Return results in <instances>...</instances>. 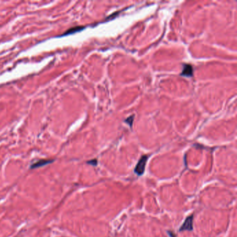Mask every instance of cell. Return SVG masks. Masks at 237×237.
Returning <instances> with one entry per match:
<instances>
[{"instance_id": "cell-2", "label": "cell", "mask_w": 237, "mask_h": 237, "mask_svg": "<svg viewBox=\"0 0 237 237\" xmlns=\"http://www.w3.org/2000/svg\"><path fill=\"white\" fill-rule=\"evenodd\" d=\"M193 214L188 216L186 218L185 221L183 225L179 228V232H183V231H192L193 230Z\"/></svg>"}, {"instance_id": "cell-3", "label": "cell", "mask_w": 237, "mask_h": 237, "mask_svg": "<svg viewBox=\"0 0 237 237\" xmlns=\"http://www.w3.org/2000/svg\"><path fill=\"white\" fill-rule=\"evenodd\" d=\"M181 75L183 77H191L193 75V68L190 64H185L184 66Z\"/></svg>"}, {"instance_id": "cell-4", "label": "cell", "mask_w": 237, "mask_h": 237, "mask_svg": "<svg viewBox=\"0 0 237 237\" xmlns=\"http://www.w3.org/2000/svg\"><path fill=\"white\" fill-rule=\"evenodd\" d=\"M53 162V160H50V159H41L38 162H36L34 163H33L32 166V168H39V167H42L45 165L49 164V163H52Z\"/></svg>"}, {"instance_id": "cell-8", "label": "cell", "mask_w": 237, "mask_h": 237, "mask_svg": "<svg viewBox=\"0 0 237 237\" xmlns=\"http://www.w3.org/2000/svg\"><path fill=\"white\" fill-rule=\"evenodd\" d=\"M168 233L169 234V235H170V237H175V235L174 234H173V232H169V231H168Z\"/></svg>"}, {"instance_id": "cell-1", "label": "cell", "mask_w": 237, "mask_h": 237, "mask_svg": "<svg viewBox=\"0 0 237 237\" xmlns=\"http://www.w3.org/2000/svg\"><path fill=\"white\" fill-rule=\"evenodd\" d=\"M148 159V157L147 156V155H143V156L140 157V159H139V162H138L136 167L134 168L135 173L138 175H142L144 173Z\"/></svg>"}, {"instance_id": "cell-6", "label": "cell", "mask_w": 237, "mask_h": 237, "mask_svg": "<svg viewBox=\"0 0 237 237\" xmlns=\"http://www.w3.org/2000/svg\"><path fill=\"white\" fill-rule=\"evenodd\" d=\"M133 120H134V115H132V116H129L127 119L125 120V122L131 127L132 124H133Z\"/></svg>"}, {"instance_id": "cell-7", "label": "cell", "mask_w": 237, "mask_h": 237, "mask_svg": "<svg viewBox=\"0 0 237 237\" xmlns=\"http://www.w3.org/2000/svg\"><path fill=\"white\" fill-rule=\"evenodd\" d=\"M88 163H90V164H91V165L96 166V165H97V161L96 160V159L90 161V162H88Z\"/></svg>"}, {"instance_id": "cell-5", "label": "cell", "mask_w": 237, "mask_h": 237, "mask_svg": "<svg viewBox=\"0 0 237 237\" xmlns=\"http://www.w3.org/2000/svg\"><path fill=\"white\" fill-rule=\"evenodd\" d=\"M84 29V27H75L70 28V29L67 30L66 32H64L63 34H61L60 36H65L72 34V33H75L76 32H81V31L83 30Z\"/></svg>"}]
</instances>
